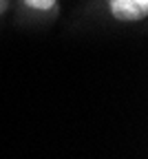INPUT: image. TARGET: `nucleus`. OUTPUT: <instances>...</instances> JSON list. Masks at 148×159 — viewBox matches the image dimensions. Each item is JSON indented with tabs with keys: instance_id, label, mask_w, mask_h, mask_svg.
<instances>
[{
	"instance_id": "1",
	"label": "nucleus",
	"mask_w": 148,
	"mask_h": 159,
	"mask_svg": "<svg viewBox=\"0 0 148 159\" xmlns=\"http://www.w3.org/2000/svg\"><path fill=\"white\" fill-rule=\"evenodd\" d=\"M111 11L117 20H141L148 13V0H111Z\"/></svg>"
},
{
	"instance_id": "2",
	"label": "nucleus",
	"mask_w": 148,
	"mask_h": 159,
	"mask_svg": "<svg viewBox=\"0 0 148 159\" xmlns=\"http://www.w3.org/2000/svg\"><path fill=\"white\" fill-rule=\"evenodd\" d=\"M25 2H27L31 9H38V11H49V9H53L55 0H25Z\"/></svg>"
},
{
	"instance_id": "3",
	"label": "nucleus",
	"mask_w": 148,
	"mask_h": 159,
	"mask_svg": "<svg viewBox=\"0 0 148 159\" xmlns=\"http://www.w3.org/2000/svg\"><path fill=\"white\" fill-rule=\"evenodd\" d=\"M7 7H9V0H0V16L7 11Z\"/></svg>"
}]
</instances>
